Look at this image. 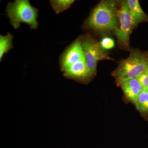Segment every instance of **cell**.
<instances>
[{"label": "cell", "mask_w": 148, "mask_h": 148, "mask_svg": "<svg viewBox=\"0 0 148 148\" xmlns=\"http://www.w3.org/2000/svg\"><path fill=\"white\" fill-rule=\"evenodd\" d=\"M127 2L135 26H137L140 22L148 20L147 16L141 8L138 0H128Z\"/></svg>", "instance_id": "9c48e42d"}, {"label": "cell", "mask_w": 148, "mask_h": 148, "mask_svg": "<svg viewBox=\"0 0 148 148\" xmlns=\"http://www.w3.org/2000/svg\"><path fill=\"white\" fill-rule=\"evenodd\" d=\"M12 35L8 34L6 36H0V59L1 61L2 58L5 53H6L10 49L12 48Z\"/></svg>", "instance_id": "8fae6325"}, {"label": "cell", "mask_w": 148, "mask_h": 148, "mask_svg": "<svg viewBox=\"0 0 148 148\" xmlns=\"http://www.w3.org/2000/svg\"><path fill=\"white\" fill-rule=\"evenodd\" d=\"M148 67V53L138 50L133 51L129 57L123 60L112 73L118 84L136 78Z\"/></svg>", "instance_id": "7a4b0ae2"}, {"label": "cell", "mask_w": 148, "mask_h": 148, "mask_svg": "<svg viewBox=\"0 0 148 148\" xmlns=\"http://www.w3.org/2000/svg\"><path fill=\"white\" fill-rule=\"evenodd\" d=\"M6 10L14 29L20 27L21 23H27L33 29L38 27V10L31 5L29 1L17 0L14 3H9Z\"/></svg>", "instance_id": "3957f363"}, {"label": "cell", "mask_w": 148, "mask_h": 148, "mask_svg": "<svg viewBox=\"0 0 148 148\" xmlns=\"http://www.w3.org/2000/svg\"><path fill=\"white\" fill-rule=\"evenodd\" d=\"M100 45L104 49H110L114 46V42L111 38L107 37L102 40L100 43Z\"/></svg>", "instance_id": "5bb4252c"}, {"label": "cell", "mask_w": 148, "mask_h": 148, "mask_svg": "<svg viewBox=\"0 0 148 148\" xmlns=\"http://www.w3.org/2000/svg\"><path fill=\"white\" fill-rule=\"evenodd\" d=\"M134 104L141 113L148 114V90L144 89Z\"/></svg>", "instance_id": "30bf717a"}, {"label": "cell", "mask_w": 148, "mask_h": 148, "mask_svg": "<svg viewBox=\"0 0 148 148\" xmlns=\"http://www.w3.org/2000/svg\"><path fill=\"white\" fill-rule=\"evenodd\" d=\"M118 84L120 85L126 97L134 103L144 90L142 85L136 78L121 82Z\"/></svg>", "instance_id": "ba28073f"}, {"label": "cell", "mask_w": 148, "mask_h": 148, "mask_svg": "<svg viewBox=\"0 0 148 148\" xmlns=\"http://www.w3.org/2000/svg\"><path fill=\"white\" fill-rule=\"evenodd\" d=\"M82 47L85 55L86 66L90 77L96 73L98 61L112 59L104 51L100 44L90 37H86L84 39L82 42Z\"/></svg>", "instance_id": "277c9868"}, {"label": "cell", "mask_w": 148, "mask_h": 148, "mask_svg": "<svg viewBox=\"0 0 148 148\" xmlns=\"http://www.w3.org/2000/svg\"><path fill=\"white\" fill-rule=\"evenodd\" d=\"M62 71L64 72V76L68 78L81 81L86 80L90 78L86 59L70 65Z\"/></svg>", "instance_id": "52a82bcc"}, {"label": "cell", "mask_w": 148, "mask_h": 148, "mask_svg": "<svg viewBox=\"0 0 148 148\" xmlns=\"http://www.w3.org/2000/svg\"><path fill=\"white\" fill-rule=\"evenodd\" d=\"M142 85L144 89L148 90V67L145 71L136 78Z\"/></svg>", "instance_id": "4fadbf2b"}, {"label": "cell", "mask_w": 148, "mask_h": 148, "mask_svg": "<svg viewBox=\"0 0 148 148\" xmlns=\"http://www.w3.org/2000/svg\"><path fill=\"white\" fill-rule=\"evenodd\" d=\"M86 59L82 42L77 39L64 53L61 59V69L68 67L81 60Z\"/></svg>", "instance_id": "8992f818"}, {"label": "cell", "mask_w": 148, "mask_h": 148, "mask_svg": "<svg viewBox=\"0 0 148 148\" xmlns=\"http://www.w3.org/2000/svg\"><path fill=\"white\" fill-rule=\"evenodd\" d=\"M74 2L73 0L51 1V6L56 13H59L69 8Z\"/></svg>", "instance_id": "7c38bea8"}, {"label": "cell", "mask_w": 148, "mask_h": 148, "mask_svg": "<svg viewBox=\"0 0 148 148\" xmlns=\"http://www.w3.org/2000/svg\"><path fill=\"white\" fill-rule=\"evenodd\" d=\"M117 12L115 2L101 1L91 12L86 25L90 29L99 31L116 29Z\"/></svg>", "instance_id": "6da1fadb"}, {"label": "cell", "mask_w": 148, "mask_h": 148, "mask_svg": "<svg viewBox=\"0 0 148 148\" xmlns=\"http://www.w3.org/2000/svg\"><path fill=\"white\" fill-rule=\"evenodd\" d=\"M117 15L119 19L120 27L116 29V35L121 42L127 45L129 44L130 35L135 24L127 1L123 2L121 7L118 11Z\"/></svg>", "instance_id": "5b68a950"}]
</instances>
